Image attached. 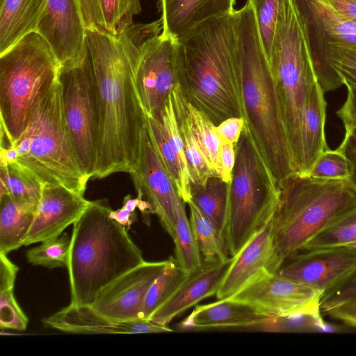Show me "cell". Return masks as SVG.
<instances>
[{"instance_id": "cell-1", "label": "cell", "mask_w": 356, "mask_h": 356, "mask_svg": "<svg viewBox=\"0 0 356 356\" xmlns=\"http://www.w3.org/2000/svg\"><path fill=\"white\" fill-rule=\"evenodd\" d=\"M84 65L95 115L92 178L131 175L138 165L147 125L137 90L134 53L122 34L87 30Z\"/></svg>"}, {"instance_id": "cell-2", "label": "cell", "mask_w": 356, "mask_h": 356, "mask_svg": "<svg viewBox=\"0 0 356 356\" xmlns=\"http://www.w3.org/2000/svg\"><path fill=\"white\" fill-rule=\"evenodd\" d=\"M178 41V84L215 124L244 118L237 10L197 26Z\"/></svg>"}, {"instance_id": "cell-3", "label": "cell", "mask_w": 356, "mask_h": 356, "mask_svg": "<svg viewBox=\"0 0 356 356\" xmlns=\"http://www.w3.org/2000/svg\"><path fill=\"white\" fill-rule=\"evenodd\" d=\"M237 15L245 119L243 131L280 189L295 171L275 81L248 1L237 10Z\"/></svg>"}, {"instance_id": "cell-4", "label": "cell", "mask_w": 356, "mask_h": 356, "mask_svg": "<svg viewBox=\"0 0 356 356\" xmlns=\"http://www.w3.org/2000/svg\"><path fill=\"white\" fill-rule=\"evenodd\" d=\"M106 199L91 201L73 224L67 268L70 303L91 305L99 291L142 264V250L128 229L109 217Z\"/></svg>"}, {"instance_id": "cell-5", "label": "cell", "mask_w": 356, "mask_h": 356, "mask_svg": "<svg viewBox=\"0 0 356 356\" xmlns=\"http://www.w3.org/2000/svg\"><path fill=\"white\" fill-rule=\"evenodd\" d=\"M274 79L295 172L302 168L301 124L311 90L318 82L309 17L298 0H282L270 51Z\"/></svg>"}, {"instance_id": "cell-6", "label": "cell", "mask_w": 356, "mask_h": 356, "mask_svg": "<svg viewBox=\"0 0 356 356\" xmlns=\"http://www.w3.org/2000/svg\"><path fill=\"white\" fill-rule=\"evenodd\" d=\"M356 204L347 180H322L293 173L280 188L272 218L277 257L282 265L327 225Z\"/></svg>"}, {"instance_id": "cell-7", "label": "cell", "mask_w": 356, "mask_h": 356, "mask_svg": "<svg viewBox=\"0 0 356 356\" xmlns=\"http://www.w3.org/2000/svg\"><path fill=\"white\" fill-rule=\"evenodd\" d=\"M11 147L17 153L15 163L42 185L58 184L84 195L90 178L80 165L66 122L60 77L38 101Z\"/></svg>"}, {"instance_id": "cell-8", "label": "cell", "mask_w": 356, "mask_h": 356, "mask_svg": "<svg viewBox=\"0 0 356 356\" xmlns=\"http://www.w3.org/2000/svg\"><path fill=\"white\" fill-rule=\"evenodd\" d=\"M62 67L47 41L33 32L0 55L1 137L11 146L26 128L33 111L59 79Z\"/></svg>"}, {"instance_id": "cell-9", "label": "cell", "mask_w": 356, "mask_h": 356, "mask_svg": "<svg viewBox=\"0 0 356 356\" xmlns=\"http://www.w3.org/2000/svg\"><path fill=\"white\" fill-rule=\"evenodd\" d=\"M279 195L280 189L243 131L229 183L225 240L231 257L272 219Z\"/></svg>"}, {"instance_id": "cell-10", "label": "cell", "mask_w": 356, "mask_h": 356, "mask_svg": "<svg viewBox=\"0 0 356 356\" xmlns=\"http://www.w3.org/2000/svg\"><path fill=\"white\" fill-rule=\"evenodd\" d=\"M161 19L132 24L121 34L136 60V86L147 118L158 119L178 83V41L162 31Z\"/></svg>"}, {"instance_id": "cell-11", "label": "cell", "mask_w": 356, "mask_h": 356, "mask_svg": "<svg viewBox=\"0 0 356 356\" xmlns=\"http://www.w3.org/2000/svg\"><path fill=\"white\" fill-rule=\"evenodd\" d=\"M60 80L66 122L80 165L90 179L96 164V127L92 93L84 63L63 70Z\"/></svg>"}, {"instance_id": "cell-12", "label": "cell", "mask_w": 356, "mask_h": 356, "mask_svg": "<svg viewBox=\"0 0 356 356\" xmlns=\"http://www.w3.org/2000/svg\"><path fill=\"white\" fill-rule=\"evenodd\" d=\"M322 295L277 273L266 272L229 298L250 305L263 316H278L321 312Z\"/></svg>"}, {"instance_id": "cell-13", "label": "cell", "mask_w": 356, "mask_h": 356, "mask_svg": "<svg viewBox=\"0 0 356 356\" xmlns=\"http://www.w3.org/2000/svg\"><path fill=\"white\" fill-rule=\"evenodd\" d=\"M36 32L49 44L62 71L84 63L87 29L77 0H48Z\"/></svg>"}, {"instance_id": "cell-14", "label": "cell", "mask_w": 356, "mask_h": 356, "mask_svg": "<svg viewBox=\"0 0 356 356\" xmlns=\"http://www.w3.org/2000/svg\"><path fill=\"white\" fill-rule=\"evenodd\" d=\"M166 263L167 259L144 261L102 289L90 306L111 320L143 319L142 312L147 292Z\"/></svg>"}, {"instance_id": "cell-15", "label": "cell", "mask_w": 356, "mask_h": 356, "mask_svg": "<svg viewBox=\"0 0 356 356\" xmlns=\"http://www.w3.org/2000/svg\"><path fill=\"white\" fill-rule=\"evenodd\" d=\"M356 267V249L303 250L284 261L277 273L323 293Z\"/></svg>"}, {"instance_id": "cell-16", "label": "cell", "mask_w": 356, "mask_h": 356, "mask_svg": "<svg viewBox=\"0 0 356 356\" xmlns=\"http://www.w3.org/2000/svg\"><path fill=\"white\" fill-rule=\"evenodd\" d=\"M137 194L147 198L161 225L172 238L180 197L164 168L148 134L147 127L137 168L131 175Z\"/></svg>"}, {"instance_id": "cell-17", "label": "cell", "mask_w": 356, "mask_h": 356, "mask_svg": "<svg viewBox=\"0 0 356 356\" xmlns=\"http://www.w3.org/2000/svg\"><path fill=\"white\" fill-rule=\"evenodd\" d=\"M271 220L233 257L216 293L218 300L231 298L258 276L275 273L282 266L275 252Z\"/></svg>"}, {"instance_id": "cell-18", "label": "cell", "mask_w": 356, "mask_h": 356, "mask_svg": "<svg viewBox=\"0 0 356 356\" xmlns=\"http://www.w3.org/2000/svg\"><path fill=\"white\" fill-rule=\"evenodd\" d=\"M91 201L58 184L42 185L41 197L24 245L61 235L84 213Z\"/></svg>"}, {"instance_id": "cell-19", "label": "cell", "mask_w": 356, "mask_h": 356, "mask_svg": "<svg viewBox=\"0 0 356 356\" xmlns=\"http://www.w3.org/2000/svg\"><path fill=\"white\" fill-rule=\"evenodd\" d=\"M47 326L74 334H146L172 332L168 325L147 319L119 321L96 312L90 305L70 304L43 320Z\"/></svg>"}, {"instance_id": "cell-20", "label": "cell", "mask_w": 356, "mask_h": 356, "mask_svg": "<svg viewBox=\"0 0 356 356\" xmlns=\"http://www.w3.org/2000/svg\"><path fill=\"white\" fill-rule=\"evenodd\" d=\"M233 257L222 262L203 261L197 270L187 278L160 308L149 318L152 322L168 325L175 317L202 300L216 295Z\"/></svg>"}, {"instance_id": "cell-21", "label": "cell", "mask_w": 356, "mask_h": 356, "mask_svg": "<svg viewBox=\"0 0 356 356\" xmlns=\"http://www.w3.org/2000/svg\"><path fill=\"white\" fill-rule=\"evenodd\" d=\"M236 0H158L162 31L179 40L212 19L236 10Z\"/></svg>"}, {"instance_id": "cell-22", "label": "cell", "mask_w": 356, "mask_h": 356, "mask_svg": "<svg viewBox=\"0 0 356 356\" xmlns=\"http://www.w3.org/2000/svg\"><path fill=\"white\" fill-rule=\"evenodd\" d=\"M255 308L231 298L197 305L181 322L178 331H228L230 328L262 318Z\"/></svg>"}, {"instance_id": "cell-23", "label": "cell", "mask_w": 356, "mask_h": 356, "mask_svg": "<svg viewBox=\"0 0 356 356\" xmlns=\"http://www.w3.org/2000/svg\"><path fill=\"white\" fill-rule=\"evenodd\" d=\"M316 70L324 93L342 85L356 86V46L323 41L316 57Z\"/></svg>"}, {"instance_id": "cell-24", "label": "cell", "mask_w": 356, "mask_h": 356, "mask_svg": "<svg viewBox=\"0 0 356 356\" xmlns=\"http://www.w3.org/2000/svg\"><path fill=\"white\" fill-rule=\"evenodd\" d=\"M87 30L119 35L141 12L140 0H77Z\"/></svg>"}, {"instance_id": "cell-25", "label": "cell", "mask_w": 356, "mask_h": 356, "mask_svg": "<svg viewBox=\"0 0 356 356\" xmlns=\"http://www.w3.org/2000/svg\"><path fill=\"white\" fill-rule=\"evenodd\" d=\"M48 0H0V55L36 32Z\"/></svg>"}, {"instance_id": "cell-26", "label": "cell", "mask_w": 356, "mask_h": 356, "mask_svg": "<svg viewBox=\"0 0 356 356\" xmlns=\"http://www.w3.org/2000/svg\"><path fill=\"white\" fill-rule=\"evenodd\" d=\"M316 82L310 92L301 124L302 168L298 174L307 175L318 157L328 149L325 125L327 103Z\"/></svg>"}, {"instance_id": "cell-27", "label": "cell", "mask_w": 356, "mask_h": 356, "mask_svg": "<svg viewBox=\"0 0 356 356\" xmlns=\"http://www.w3.org/2000/svg\"><path fill=\"white\" fill-rule=\"evenodd\" d=\"M171 94L190 170L191 186H203L210 177L217 175L197 142L188 114L186 99L178 83L172 88Z\"/></svg>"}, {"instance_id": "cell-28", "label": "cell", "mask_w": 356, "mask_h": 356, "mask_svg": "<svg viewBox=\"0 0 356 356\" xmlns=\"http://www.w3.org/2000/svg\"><path fill=\"white\" fill-rule=\"evenodd\" d=\"M323 41L356 46V23L338 13L328 0H298Z\"/></svg>"}, {"instance_id": "cell-29", "label": "cell", "mask_w": 356, "mask_h": 356, "mask_svg": "<svg viewBox=\"0 0 356 356\" xmlns=\"http://www.w3.org/2000/svg\"><path fill=\"white\" fill-rule=\"evenodd\" d=\"M35 211L15 202L8 194L0 195V253L24 245Z\"/></svg>"}, {"instance_id": "cell-30", "label": "cell", "mask_w": 356, "mask_h": 356, "mask_svg": "<svg viewBox=\"0 0 356 356\" xmlns=\"http://www.w3.org/2000/svg\"><path fill=\"white\" fill-rule=\"evenodd\" d=\"M190 211V223L203 261L222 262L231 257L225 236L191 200L187 203Z\"/></svg>"}, {"instance_id": "cell-31", "label": "cell", "mask_w": 356, "mask_h": 356, "mask_svg": "<svg viewBox=\"0 0 356 356\" xmlns=\"http://www.w3.org/2000/svg\"><path fill=\"white\" fill-rule=\"evenodd\" d=\"M229 183L220 177H210L207 184L191 186V200L224 234L228 216Z\"/></svg>"}, {"instance_id": "cell-32", "label": "cell", "mask_w": 356, "mask_h": 356, "mask_svg": "<svg viewBox=\"0 0 356 356\" xmlns=\"http://www.w3.org/2000/svg\"><path fill=\"white\" fill-rule=\"evenodd\" d=\"M42 184L17 163L0 166V195L8 194L17 204L36 211Z\"/></svg>"}, {"instance_id": "cell-33", "label": "cell", "mask_w": 356, "mask_h": 356, "mask_svg": "<svg viewBox=\"0 0 356 356\" xmlns=\"http://www.w3.org/2000/svg\"><path fill=\"white\" fill-rule=\"evenodd\" d=\"M327 331L321 312L289 316H264L228 331L308 332Z\"/></svg>"}, {"instance_id": "cell-34", "label": "cell", "mask_w": 356, "mask_h": 356, "mask_svg": "<svg viewBox=\"0 0 356 356\" xmlns=\"http://www.w3.org/2000/svg\"><path fill=\"white\" fill-rule=\"evenodd\" d=\"M170 256L161 274L154 280L146 296L142 318L149 320L151 316L166 302L188 275Z\"/></svg>"}, {"instance_id": "cell-35", "label": "cell", "mask_w": 356, "mask_h": 356, "mask_svg": "<svg viewBox=\"0 0 356 356\" xmlns=\"http://www.w3.org/2000/svg\"><path fill=\"white\" fill-rule=\"evenodd\" d=\"M185 202L180 198L177 208L175 235V259L180 266L191 273L201 267L203 259L188 218Z\"/></svg>"}, {"instance_id": "cell-36", "label": "cell", "mask_w": 356, "mask_h": 356, "mask_svg": "<svg viewBox=\"0 0 356 356\" xmlns=\"http://www.w3.org/2000/svg\"><path fill=\"white\" fill-rule=\"evenodd\" d=\"M147 131L157 154L178 195L187 203L191 200V184L185 178L180 163L171 149L161 125L156 119L147 118Z\"/></svg>"}, {"instance_id": "cell-37", "label": "cell", "mask_w": 356, "mask_h": 356, "mask_svg": "<svg viewBox=\"0 0 356 356\" xmlns=\"http://www.w3.org/2000/svg\"><path fill=\"white\" fill-rule=\"evenodd\" d=\"M325 248L356 249V204L327 225L303 250Z\"/></svg>"}, {"instance_id": "cell-38", "label": "cell", "mask_w": 356, "mask_h": 356, "mask_svg": "<svg viewBox=\"0 0 356 356\" xmlns=\"http://www.w3.org/2000/svg\"><path fill=\"white\" fill-rule=\"evenodd\" d=\"M186 107L197 142L210 165L222 179L220 150L222 140L216 132L213 122L187 99Z\"/></svg>"}, {"instance_id": "cell-39", "label": "cell", "mask_w": 356, "mask_h": 356, "mask_svg": "<svg viewBox=\"0 0 356 356\" xmlns=\"http://www.w3.org/2000/svg\"><path fill=\"white\" fill-rule=\"evenodd\" d=\"M70 241L71 237L67 233L42 241L26 252L27 260L33 265L48 268L67 267Z\"/></svg>"}, {"instance_id": "cell-40", "label": "cell", "mask_w": 356, "mask_h": 356, "mask_svg": "<svg viewBox=\"0 0 356 356\" xmlns=\"http://www.w3.org/2000/svg\"><path fill=\"white\" fill-rule=\"evenodd\" d=\"M157 120L171 149L180 163L185 178L191 184L190 170L178 125L171 92L164 103Z\"/></svg>"}, {"instance_id": "cell-41", "label": "cell", "mask_w": 356, "mask_h": 356, "mask_svg": "<svg viewBox=\"0 0 356 356\" xmlns=\"http://www.w3.org/2000/svg\"><path fill=\"white\" fill-rule=\"evenodd\" d=\"M252 5L260 40L268 56L275 35L282 0H248Z\"/></svg>"}, {"instance_id": "cell-42", "label": "cell", "mask_w": 356, "mask_h": 356, "mask_svg": "<svg viewBox=\"0 0 356 356\" xmlns=\"http://www.w3.org/2000/svg\"><path fill=\"white\" fill-rule=\"evenodd\" d=\"M352 172L348 159L337 149L328 148L318 157L307 176L322 180H348Z\"/></svg>"}, {"instance_id": "cell-43", "label": "cell", "mask_w": 356, "mask_h": 356, "mask_svg": "<svg viewBox=\"0 0 356 356\" xmlns=\"http://www.w3.org/2000/svg\"><path fill=\"white\" fill-rule=\"evenodd\" d=\"M28 318L18 305L13 289L0 291V328L24 331Z\"/></svg>"}, {"instance_id": "cell-44", "label": "cell", "mask_w": 356, "mask_h": 356, "mask_svg": "<svg viewBox=\"0 0 356 356\" xmlns=\"http://www.w3.org/2000/svg\"><path fill=\"white\" fill-rule=\"evenodd\" d=\"M355 298L356 267L323 293L321 299V311L324 312Z\"/></svg>"}, {"instance_id": "cell-45", "label": "cell", "mask_w": 356, "mask_h": 356, "mask_svg": "<svg viewBox=\"0 0 356 356\" xmlns=\"http://www.w3.org/2000/svg\"><path fill=\"white\" fill-rule=\"evenodd\" d=\"M337 149L348 159L352 165V175L347 181L356 193V126L346 131L343 139Z\"/></svg>"}, {"instance_id": "cell-46", "label": "cell", "mask_w": 356, "mask_h": 356, "mask_svg": "<svg viewBox=\"0 0 356 356\" xmlns=\"http://www.w3.org/2000/svg\"><path fill=\"white\" fill-rule=\"evenodd\" d=\"M244 124V118L231 117L215 126V129L222 140L236 146L241 138Z\"/></svg>"}, {"instance_id": "cell-47", "label": "cell", "mask_w": 356, "mask_h": 356, "mask_svg": "<svg viewBox=\"0 0 356 356\" xmlns=\"http://www.w3.org/2000/svg\"><path fill=\"white\" fill-rule=\"evenodd\" d=\"M347 97L343 104L336 112L346 131L356 126V86H346Z\"/></svg>"}, {"instance_id": "cell-48", "label": "cell", "mask_w": 356, "mask_h": 356, "mask_svg": "<svg viewBox=\"0 0 356 356\" xmlns=\"http://www.w3.org/2000/svg\"><path fill=\"white\" fill-rule=\"evenodd\" d=\"M346 325L356 327V298L323 312Z\"/></svg>"}, {"instance_id": "cell-49", "label": "cell", "mask_w": 356, "mask_h": 356, "mask_svg": "<svg viewBox=\"0 0 356 356\" xmlns=\"http://www.w3.org/2000/svg\"><path fill=\"white\" fill-rule=\"evenodd\" d=\"M236 161V146L222 140L220 150V164L222 168V179L229 183Z\"/></svg>"}, {"instance_id": "cell-50", "label": "cell", "mask_w": 356, "mask_h": 356, "mask_svg": "<svg viewBox=\"0 0 356 356\" xmlns=\"http://www.w3.org/2000/svg\"><path fill=\"white\" fill-rule=\"evenodd\" d=\"M18 270L6 254L0 253V291L13 289Z\"/></svg>"}, {"instance_id": "cell-51", "label": "cell", "mask_w": 356, "mask_h": 356, "mask_svg": "<svg viewBox=\"0 0 356 356\" xmlns=\"http://www.w3.org/2000/svg\"><path fill=\"white\" fill-rule=\"evenodd\" d=\"M341 15L356 23V0H328Z\"/></svg>"}, {"instance_id": "cell-52", "label": "cell", "mask_w": 356, "mask_h": 356, "mask_svg": "<svg viewBox=\"0 0 356 356\" xmlns=\"http://www.w3.org/2000/svg\"><path fill=\"white\" fill-rule=\"evenodd\" d=\"M109 217L129 229L136 220V214L122 207L117 210H111Z\"/></svg>"}]
</instances>
